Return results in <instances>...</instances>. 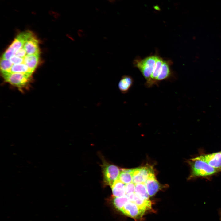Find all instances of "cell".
I'll return each mask as SVG.
<instances>
[{"label": "cell", "instance_id": "cell-20", "mask_svg": "<svg viewBox=\"0 0 221 221\" xmlns=\"http://www.w3.org/2000/svg\"><path fill=\"white\" fill-rule=\"evenodd\" d=\"M135 184L133 182L126 184V195L134 192H135Z\"/></svg>", "mask_w": 221, "mask_h": 221}, {"label": "cell", "instance_id": "cell-19", "mask_svg": "<svg viewBox=\"0 0 221 221\" xmlns=\"http://www.w3.org/2000/svg\"><path fill=\"white\" fill-rule=\"evenodd\" d=\"M13 64L10 60L2 58L0 61V69L2 74L8 73Z\"/></svg>", "mask_w": 221, "mask_h": 221}, {"label": "cell", "instance_id": "cell-11", "mask_svg": "<svg viewBox=\"0 0 221 221\" xmlns=\"http://www.w3.org/2000/svg\"><path fill=\"white\" fill-rule=\"evenodd\" d=\"M134 82L133 78L129 75L122 76L118 83V88L123 94L127 93L132 86Z\"/></svg>", "mask_w": 221, "mask_h": 221}, {"label": "cell", "instance_id": "cell-14", "mask_svg": "<svg viewBox=\"0 0 221 221\" xmlns=\"http://www.w3.org/2000/svg\"><path fill=\"white\" fill-rule=\"evenodd\" d=\"M133 202L134 203L141 209L146 211L151 208V202L149 199L143 198L135 192Z\"/></svg>", "mask_w": 221, "mask_h": 221}, {"label": "cell", "instance_id": "cell-18", "mask_svg": "<svg viewBox=\"0 0 221 221\" xmlns=\"http://www.w3.org/2000/svg\"><path fill=\"white\" fill-rule=\"evenodd\" d=\"M135 192L140 196L149 200V196L144 183L135 184Z\"/></svg>", "mask_w": 221, "mask_h": 221}, {"label": "cell", "instance_id": "cell-3", "mask_svg": "<svg viewBox=\"0 0 221 221\" xmlns=\"http://www.w3.org/2000/svg\"><path fill=\"white\" fill-rule=\"evenodd\" d=\"M2 74L5 82L16 87L20 91L28 88L32 81V74L21 73Z\"/></svg>", "mask_w": 221, "mask_h": 221}, {"label": "cell", "instance_id": "cell-8", "mask_svg": "<svg viewBox=\"0 0 221 221\" xmlns=\"http://www.w3.org/2000/svg\"><path fill=\"white\" fill-rule=\"evenodd\" d=\"M204 161L211 167L221 169V152L202 154L194 158Z\"/></svg>", "mask_w": 221, "mask_h": 221}, {"label": "cell", "instance_id": "cell-12", "mask_svg": "<svg viewBox=\"0 0 221 221\" xmlns=\"http://www.w3.org/2000/svg\"><path fill=\"white\" fill-rule=\"evenodd\" d=\"M39 55H26L24 58L23 63L33 72L38 64Z\"/></svg>", "mask_w": 221, "mask_h": 221}, {"label": "cell", "instance_id": "cell-13", "mask_svg": "<svg viewBox=\"0 0 221 221\" xmlns=\"http://www.w3.org/2000/svg\"><path fill=\"white\" fill-rule=\"evenodd\" d=\"M126 184L118 179L111 187L113 196L120 197L126 195Z\"/></svg>", "mask_w": 221, "mask_h": 221}, {"label": "cell", "instance_id": "cell-10", "mask_svg": "<svg viewBox=\"0 0 221 221\" xmlns=\"http://www.w3.org/2000/svg\"><path fill=\"white\" fill-rule=\"evenodd\" d=\"M23 47L27 55L40 54L38 41L33 34L26 41Z\"/></svg>", "mask_w": 221, "mask_h": 221}, {"label": "cell", "instance_id": "cell-17", "mask_svg": "<svg viewBox=\"0 0 221 221\" xmlns=\"http://www.w3.org/2000/svg\"><path fill=\"white\" fill-rule=\"evenodd\" d=\"M129 200L126 195L120 197L113 196L112 202L114 207L120 211Z\"/></svg>", "mask_w": 221, "mask_h": 221}, {"label": "cell", "instance_id": "cell-7", "mask_svg": "<svg viewBox=\"0 0 221 221\" xmlns=\"http://www.w3.org/2000/svg\"><path fill=\"white\" fill-rule=\"evenodd\" d=\"M125 215L133 218L142 216L146 211L134 203L128 201L120 211Z\"/></svg>", "mask_w": 221, "mask_h": 221}, {"label": "cell", "instance_id": "cell-22", "mask_svg": "<svg viewBox=\"0 0 221 221\" xmlns=\"http://www.w3.org/2000/svg\"><path fill=\"white\" fill-rule=\"evenodd\" d=\"M26 55V52L23 47L16 52L15 56L21 58H24Z\"/></svg>", "mask_w": 221, "mask_h": 221}, {"label": "cell", "instance_id": "cell-9", "mask_svg": "<svg viewBox=\"0 0 221 221\" xmlns=\"http://www.w3.org/2000/svg\"><path fill=\"white\" fill-rule=\"evenodd\" d=\"M147 192L150 196L154 195L163 187L156 178L154 173L151 174L145 183Z\"/></svg>", "mask_w": 221, "mask_h": 221}, {"label": "cell", "instance_id": "cell-21", "mask_svg": "<svg viewBox=\"0 0 221 221\" xmlns=\"http://www.w3.org/2000/svg\"><path fill=\"white\" fill-rule=\"evenodd\" d=\"M24 58H21L14 56L11 57L10 60L13 64H21L23 63Z\"/></svg>", "mask_w": 221, "mask_h": 221}, {"label": "cell", "instance_id": "cell-23", "mask_svg": "<svg viewBox=\"0 0 221 221\" xmlns=\"http://www.w3.org/2000/svg\"><path fill=\"white\" fill-rule=\"evenodd\" d=\"M219 215L220 216V220L221 221V210L219 211Z\"/></svg>", "mask_w": 221, "mask_h": 221}, {"label": "cell", "instance_id": "cell-5", "mask_svg": "<svg viewBox=\"0 0 221 221\" xmlns=\"http://www.w3.org/2000/svg\"><path fill=\"white\" fill-rule=\"evenodd\" d=\"M103 182L111 187L118 179L120 172L116 166L103 161L102 165Z\"/></svg>", "mask_w": 221, "mask_h": 221}, {"label": "cell", "instance_id": "cell-15", "mask_svg": "<svg viewBox=\"0 0 221 221\" xmlns=\"http://www.w3.org/2000/svg\"><path fill=\"white\" fill-rule=\"evenodd\" d=\"M132 169H122L118 176V180L126 184L131 182L132 180Z\"/></svg>", "mask_w": 221, "mask_h": 221}, {"label": "cell", "instance_id": "cell-16", "mask_svg": "<svg viewBox=\"0 0 221 221\" xmlns=\"http://www.w3.org/2000/svg\"><path fill=\"white\" fill-rule=\"evenodd\" d=\"M33 72L23 63L13 64L8 73H21L32 74Z\"/></svg>", "mask_w": 221, "mask_h": 221}, {"label": "cell", "instance_id": "cell-1", "mask_svg": "<svg viewBox=\"0 0 221 221\" xmlns=\"http://www.w3.org/2000/svg\"><path fill=\"white\" fill-rule=\"evenodd\" d=\"M190 168L189 179L197 177H206L221 171V169L213 168L205 162L192 158L188 161Z\"/></svg>", "mask_w": 221, "mask_h": 221}, {"label": "cell", "instance_id": "cell-6", "mask_svg": "<svg viewBox=\"0 0 221 221\" xmlns=\"http://www.w3.org/2000/svg\"><path fill=\"white\" fill-rule=\"evenodd\" d=\"M153 173L152 167L149 165L132 169V182L135 184L145 183L149 176Z\"/></svg>", "mask_w": 221, "mask_h": 221}, {"label": "cell", "instance_id": "cell-4", "mask_svg": "<svg viewBox=\"0 0 221 221\" xmlns=\"http://www.w3.org/2000/svg\"><path fill=\"white\" fill-rule=\"evenodd\" d=\"M33 34L27 31L20 33L15 38L12 44L3 53L2 58L10 60L15 55L16 52L23 47L26 41Z\"/></svg>", "mask_w": 221, "mask_h": 221}, {"label": "cell", "instance_id": "cell-2", "mask_svg": "<svg viewBox=\"0 0 221 221\" xmlns=\"http://www.w3.org/2000/svg\"><path fill=\"white\" fill-rule=\"evenodd\" d=\"M158 55L155 54L142 59L137 57L133 60L134 66L137 68L148 82L153 71Z\"/></svg>", "mask_w": 221, "mask_h": 221}, {"label": "cell", "instance_id": "cell-24", "mask_svg": "<svg viewBox=\"0 0 221 221\" xmlns=\"http://www.w3.org/2000/svg\"></svg>", "mask_w": 221, "mask_h": 221}]
</instances>
